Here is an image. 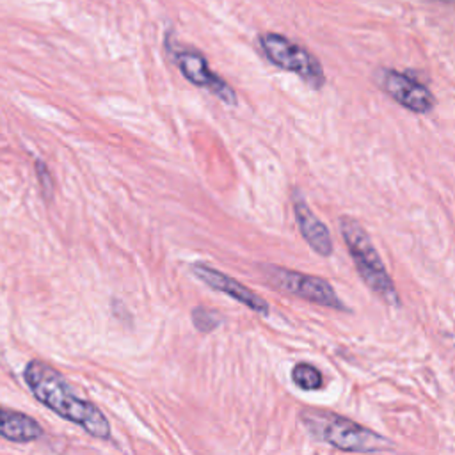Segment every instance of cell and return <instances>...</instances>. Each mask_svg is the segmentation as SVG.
Wrapping results in <instances>:
<instances>
[{
	"instance_id": "6da1fadb",
	"label": "cell",
	"mask_w": 455,
	"mask_h": 455,
	"mask_svg": "<svg viewBox=\"0 0 455 455\" xmlns=\"http://www.w3.org/2000/svg\"><path fill=\"white\" fill-rule=\"evenodd\" d=\"M23 380L39 403L53 411L57 416L78 425L89 435L108 441L112 437L110 423L98 405L80 398L71 384L44 361L32 359L25 364Z\"/></svg>"
},
{
	"instance_id": "7a4b0ae2",
	"label": "cell",
	"mask_w": 455,
	"mask_h": 455,
	"mask_svg": "<svg viewBox=\"0 0 455 455\" xmlns=\"http://www.w3.org/2000/svg\"><path fill=\"white\" fill-rule=\"evenodd\" d=\"M300 419L313 437L341 451L370 453L395 448L387 437L336 412L306 411Z\"/></svg>"
},
{
	"instance_id": "3957f363",
	"label": "cell",
	"mask_w": 455,
	"mask_h": 455,
	"mask_svg": "<svg viewBox=\"0 0 455 455\" xmlns=\"http://www.w3.org/2000/svg\"><path fill=\"white\" fill-rule=\"evenodd\" d=\"M338 224L355 270L364 284L386 304L395 307L400 306V295L393 284V279L389 277L370 235L364 231L361 222L350 215H341Z\"/></svg>"
},
{
	"instance_id": "277c9868",
	"label": "cell",
	"mask_w": 455,
	"mask_h": 455,
	"mask_svg": "<svg viewBox=\"0 0 455 455\" xmlns=\"http://www.w3.org/2000/svg\"><path fill=\"white\" fill-rule=\"evenodd\" d=\"M258 46L265 59L279 69L297 75L311 89H322L325 73L320 60L302 44L277 32H263L258 36Z\"/></svg>"
},
{
	"instance_id": "5b68a950",
	"label": "cell",
	"mask_w": 455,
	"mask_h": 455,
	"mask_svg": "<svg viewBox=\"0 0 455 455\" xmlns=\"http://www.w3.org/2000/svg\"><path fill=\"white\" fill-rule=\"evenodd\" d=\"M263 275L279 291H284L288 295L300 297L304 300H309L318 306H325L338 311H348V307L343 304V300L338 297L332 284L318 275H309L304 272L290 270L277 265H263Z\"/></svg>"
},
{
	"instance_id": "8992f818",
	"label": "cell",
	"mask_w": 455,
	"mask_h": 455,
	"mask_svg": "<svg viewBox=\"0 0 455 455\" xmlns=\"http://www.w3.org/2000/svg\"><path fill=\"white\" fill-rule=\"evenodd\" d=\"M165 48L174 66L185 76V80H188L196 87L206 89L208 92L215 94L226 105H236L235 89L222 76H219L215 71L210 69L208 60L201 52L178 46L174 39H171V34H167L165 37Z\"/></svg>"
},
{
	"instance_id": "52a82bcc",
	"label": "cell",
	"mask_w": 455,
	"mask_h": 455,
	"mask_svg": "<svg viewBox=\"0 0 455 455\" xmlns=\"http://www.w3.org/2000/svg\"><path fill=\"white\" fill-rule=\"evenodd\" d=\"M375 82L398 105L414 114H428L435 105V98L430 89L418 82L411 73L379 68L375 73Z\"/></svg>"
},
{
	"instance_id": "ba28073f",
	"label": "cell",
	"mask_w": 455,
	"mask_h": 455,
	"mask_svg": "<svg viewBox=\"0 0 455 455\" xmlns=\"http://www.w3.org/2000/svg\"><path fill=\"white\" fill-rule=\"evenodd\" d=\"M192 274L201 279L206 286H210L215 291L226 293L231 299H235L236 302L243 304L245 307H249L251 311L258 313V315H268V302L258 295L256 291H252L251 288H247L245 284H242L240 281L233 279L231 275H226L224 272H220L219 268H213L206 263H194L192 265Z\"/></svg>"
},
{
	"instance_id": "9c48e42d",
	"label": "cell",
	"mask_w": 455,
	"mask_h": 455,
	"mask_svg": "<svg viewBox=\"0 0 455 455\" xmlns=\"http://www.w3.org/2000/svg\"><path fill=\"white\" fill-rule=\"evenodd\" d=\"M293 212L295 220L299 224V231L302 238L307 242V245L320 256H331L334 245L327 226L311 212V208L297 190L293 192Z\"/></svg>"
},
{
	"instance_id": "30bf717a",
	"label": "cell",
	"mask_w": 455,
	"mask_h": 455,
	"mask_svg": "<svg viewBox=\"0 0 455 455\" xmlns=\"http://www.w3.org/2000/svg\"><path fill=\"white\" fill-rule=\"evenodd\" d=\"M43 435V427L28 414L0 407V437L11 443H32Z\"/></svg>"
},
{
	"instance_id": "8fae6325",
	"label": "cell",
	"mask_w": 455,
	"mask_h": 455,
	"mask_svg": "<svg viewBox=\"0 0 455 455\" xmlns=\"http://www.w3.org/2000/svg\"><path fill=\"white\" fill-rule=\"evenodd\" d=\"M291 380L302 391H315L323 386L322 371L309 363H297L291 370Z\"/></svg>"
},
{
	"instance_id": "7c38bea8",
	"label": "cell",
	"mask_w": 455,
	"mask_h": 455,
	"mask_svg": "<svg viewBox=\"0 0 455 455\" xmlns=\"http://www.w3.org/2000/svg\"><path fill=\"white\" fill-rule=\"evenodd\" d=\"M222 320H224L222 315L215 309H210V307H204V306H199V307L192 309V323L201 332L215 331L222 323Z\"/></svg>"
},
{
	"instance_id": "4fadbf2b",
	"label": "cell",
	"mask_w": 455,
	"mask_h": 455,
	"mask_svg": "<svg viewBox=\"0 0 455 455\" xmlns=\"http://www.w3.org/2000/svg\"><path fill=\"white\" fill-rule=\"evenodd\" d=\"M36 172H37V180L41 183V188H43L44 196L52 197V190H53L52 176H50V171H48V167L43 160H36Z\"/></svg>"
},
{
	"instance_id": "5bb4252c",
	"label": "cell",
	"mask_w": 455,
	"mask_h": 455,
	"mask_svg": "<svg viewBox=\"0 0 455 455\" xmlns=\"http://www.w3.org/2000/svg\"><path fill=\"white\" fill-rule=\"evenodd\" d=\"M432 2H441V4H451V0H432Z\"/></svg>"
}]
</instances>
